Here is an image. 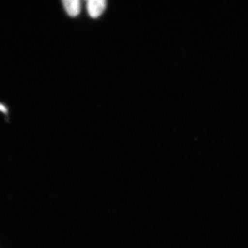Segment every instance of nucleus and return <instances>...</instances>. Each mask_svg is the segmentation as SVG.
<instances>
[{"label":"nucleus","instance_id":"3","mask_svg":"<svg viewBox=\"0 0 248 248\" xmlns=\"http://www.w3.org/2000/svg\"><path fill=\"white\" fill-rule=\"evenodd\" d=\"M0 111L4 112V113H6V112H7V109H6V107L3 105V104H0Z\"/></svg>","mask_w":248,"mask_h":248},{"label":"nucleus","instance_id":"1","mask_svg":"<svg viewBox=\"0 0 248 248\" xmlns=\"http://www.w3.org/2000/svg\"><path fill=\"white\" fill-rule=\"evenodd\" d=\"M86 6L89 16L93 18H97L104 12L107 3L104 0H89Z\"/></svg>","mask_w":248,"mask_h":248},{"label":"nucleus","instance_id":"2","mask_svg":"<svg viewBox=\"0 0 248 248\" xmlns=\"http://www.w3.org/2000/svg\"><path fill=\"white\" fill-rule=\"evenodd\" d=\"M63 4L67 14L71 17H76L81 11V4L79 0H64Z\"/></svg>","mask_w":248,"mask_h":248}]
</instances>
